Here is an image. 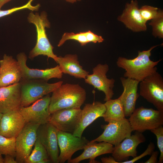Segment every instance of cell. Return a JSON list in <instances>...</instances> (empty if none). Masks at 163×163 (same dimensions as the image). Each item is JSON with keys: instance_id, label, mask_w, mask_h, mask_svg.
Returning <instances> with one entry per match:
<instances>
[{"instance_id": "cell-7", "label": "cell", "mask_w": 163, "mask_h": 163, "mask_svg": "<svg viewBox=\"0 0 163 163\" xmlns=\"http://www.w3.org/2000/svg\"><path fill=\"white\" fill-rule=\"evenodd\" d=\"M107 124L102 125V133L91 142H105L116 146L130 136L133 131L128 119L125 117L119 120H111Z\"/></svg>"}, {"instance_id": "cell-14", "label": "cell", "mask_w": 163, "mask_h": 163, "mask_svg": "<svg viewBox=\"0 0 163 163\" xmlns=\"http://www.w3.org/2000/svg\"><path fill=\"white\" fill-rule=\"evenodd\" d=\"M57 129L48 122L40 125L37 136L45 148L51 162L58 163L59 155L57 137Z\"/></svg>"}, {"instance_id": "cell-32", "label": "cell", "mask_w": 163, "mask_h": 163, "mask_svg": "<svg viewBox=\"0 0 163 163\" xmlns=\"http://www.w3.org/2000/svg\"><path fill=\"white\" fill-rule=\"evenodd\" d=\"M155 148V145L152 142H150L145 152L140 155L136 156L130 160H127L124 161H122V163H133L144 157L147 155H150L152 152L154 151Z\"/></svg>"}, {"instance_id": "cell-27", "label": "cell", "mask_w": 163, "mask_h": 163, "mask_svg": "<svg viewBox=\"0 0 163 163\" xmlns=\"http://www.w3.org/2000/svg\"><path fill=\"white\" fill-rule=\"evenodd\" d=\"M149 24L152 28V34L155 37L163 38V11L160 9L158 15L151 20Z\"/></svg>"}, {"instance_id": "cell-23", "label": "cell", "mask_w": 163, "mask_h": 163, "mask_svg": "<svg viewBox=\"0 0 163 163\" xmlns=\"http://www.w3.org/2000/svg\"><path fill=\"white\" fill-rule=\"evenodd\" d=\"M56 62L63 73L78 78L85 79L89 72L83 69L78 60L76 54H69L63 57L58 56Z\"/></svg>"}, {"instance_id": "cell-1", "label": "cell", "mask_w": 163, "mask_h": 163, "mask_svg": "<svg viewBox=\"0 0 163 163\" xmlns=\"http://www.w3.org/2000/svg\"><path fill=\"white\" fill-rule=\"evenodd\" d=\"M159 45L152 46L148 50L139 51L137 56L132 59L119 57L116 64L118 67L125 70L123 77L140 82L153 72L157 71L156 66L161 59L153 61L150 59V57L152 50Z\"/></svg>"}, {"instance_id": "cell-29", "label": "cell", "mask_w": 163, "mask_h": 163, "mask_svg": "<svg viewBox=\"0 0 163 163\" xmlns=\"http://www.w3.org/2000/svg\"><path fill=\"white\" fill-rule=\"evenodd\" d=\"M34 0H29L25 4L19 7H14L6 10L0 9V18L11 14L18 11L24 9H28L32 11H38L40 7V5L38 4L35 6L32 5L31 3Z\"/></svg>"}, {"instance_id": "cell-9", "label": "cell", "mask_w": 163, "mask_h": 163, "mask_svg": "<svg viewBox=\"0 0 163 163\" xmlns=\"http://www.w3.org/2000/svg\"><path fill=\"white\" fill-rule=\"evenodd\" d=\"M50 97L47 94L30 106L20 107L19 111L26 123H31L40 125L49 122L51 116L49 110Z\"/></svg>"}, {"instance_id": "cell-15", "label": "cell", "mask_w": 163, "mask_h": 163, "mask_svg": "<svg viewBox=\"0 0 163 163\" xmlns=\"http://www.w3.org/2000/svg\"><path fill=\"white\" fill-rule=\"evenodd\" d=\"M136 131L134 134L125 138L114 147L112 156L118 163L128 160L130 157L134 158L136 156L137 147L145 141L142 133Z\"/></svg>"}, {"instance_id": "cell-2", "label": "cell", "mask_w": 163, "mask_h": 163, "mask_svg": "<svg viewBox=\"0 0 163 163\" xmlns=\"http://www.w3.org/2000/svg\"><path fill=\"white\" fill-rule=\"evenodd\" d=\"M86 97L85 90L78 84H62L53 92L49 106L51 114L62 109L80 108Z\"/></svg>"}, {"instance_id": "cell-26", "label": "cell", "mask_w": 163, "mask_h": 163, "mask_svg": "<svg viewBox=\"0 0 163 163\" xmlns=\"http://www.w3.org/2000/svg\"><path fill=\"white\" fill-rule=\"evenodd\" d=\"M0 154L16 156V138H7L0 134Z\"/></svg>"}, {"instance_id": "cell-19", "label": "cell", "mask_w": 163, "mask_h": 163, "mask_svg": "<svg viewBox=\"0 0 163 163\" xmlns=\"http://www.w3.org/2000/svg\"><path fill=\"white\" fill-rule=\"evenodd\" d=\"M105 111L104 104L100 101L86 104L82 110L80 120L77 127L72 133L73 135L82 137L85 128L97 118L103 117Z\"/></svg>"}, {"instance_id": "cell-11", "label": "cell", "mask_w": 163, "mask_h": 163, "mask_svg": "<svg viewBox=\"0 0 163 163\" xmlns=\"http://www.w3.org/2000/svg\"><path fill=\"white\" fill-rule=\"evenodd\" d=\"M109 70L107 64H98L93 68L92 74H89L84 79L86 83L104 93L105 101L111 99L114 94L113 88L115 80L113 78H107L106 74Z\"/></svg>"}, {"instance_id": "cell-41", "label": "cell", "mask_w": 163, "mask_h": 163, "mask_svg": "<svg viewBox=\"0 0 163 163\" xmlns=\"http://www.w3.org/2000/svg\"></svg>"}, {"instance_id": "cell-31", "label": "cell", "mask_w": 163, "mask_h": 163, "mask_svg": "<svg viewBox=\"0 0 163 163\" xmlns=\"http://www.w3.org/2000/svg\"><path fill=\"white\" fill-rule=\"evenodd\" d=\"M150 131L156 137L157 146L160 152V155L158 162L162 163L163 161V127L162 126H161Z\"/></svg>"}, {"instance_id": "cell-36", "label": "cell", "mask_w": 163, "mask_h": 163, "mask_svg": "<svg viewBox=\"0 0 163 163\" xmlns=\"http://www.w3.org/2000/svg\"><path fill=\"white\" fill-rule=\"evenodd\" d=\"M103 163H118L113 157H103L101 159Z\"/></svg>"}, {"instance_id": "cell-18", "label": "cell", "mask_w": 163, "mask_h": 163, "mask_svg": "<svg viewBox=\"0 0 163 163\" xmlns=\"http://www.w3.org/2000/svg\"><path fill=\"white\" fill-rule=\"evenodd\" d=\"M26 124L19 109L3 113L0 122V134L16 138Z\"/></svg>"}, {"instance_id": "cell-39", "label": "cell", "mask_w": 163, "mask_h": 163, "mask_svg": "<svg viewBox=\"0 0 163 163\" xmlns=\"http://www.w3.org/2000/svg\"><path fill=\"white\" fill-rule=\"evenodd\" d=\"M0 163H4L3 158L2 157V155L0 154Z\"/></svg>"}, {"instance_id": "cell-33", "label": "cell", "mask_w": 163, "mask_h": 163, "mask_svg": "<svg viewBox=\"0 0 163 163\" xmlns=\"http://www.w3.org/2000/svg\"><path fill=\"white\" fill-rule=\"evenodd\" d=\"M85 33L86 38L89 43H100L104 41V39L102 36L95 34L90 30L85 32Z\"/></svg>"}, {"instance_id": "cell-5", "label": "cell", "mask_w": 163, "mask_h": 163, "mask_svg": "<svg viewBox=\"0 0 163 163\" xmlns=\"http://www.w3.org/2000/svg\"><path fill=\"white\" fill-rule=\"evenodd\" d=\"M128 119L133 131L142 133L163 125V111L141 106L136 109Z\"/></svg>"}, {"instance_id": "cell-4", "label": "cell", "mask_w": 163, "mask_h": 163, "mask_svg": "<svg viewBox=\"0 0 163 163\" xmlns=\"http://www.w3.org/2000/svg\"><path fill=\"white\" fill-rule=\"evenodd\" d=\"M21 106L26 107L49 94L63 84L62 81L53 83L41 79L21 80Z\"/></svg>"}, {"instance_id": "cell-35", "label": "cell", "mask_w": 163, "mask_h": 163, "mask_svg": "<svg viewBox=\"0 0 163 163\" xmlns=\"http://www.w3.org/2000/svg\"><path fill=\"white\" fill-rule=\"evenodd\" d=\"M14 158L11 155H5L3 158L4 163H17Z\"/></svg>"}, {"instance_id": "cell-24", "label": "cell", "mask_w": 163, "mask_h": 163, "mask_svg": "<svg viewBox=\"0 0 163 163\" xmlns=\"http://www.w3.org/2000/svg\"><path fill=\"white\" fill-rule=\"evenodd\" d=\"M104 104L106 111L103 117L105 122L121 120L125 117L123 105L119 97L106 101Z\"/></svg>"}, {"instance_id": "cell-13", "label": "cell", "mask_w": 163, "mask_h": 163, "mask_svg": "<svg viewBox=\"0 0 163 163\" xmlns=\"http://www.w3.org/2000/svg\"><path fill=\"white\" fill-rule=\"evenodd\" d=\"M16 58L21 69V80L41 79L48 82L52 78L60 79L62 77L63 73L58 65L53 68L44 69H31L27 65V57L24 53H18Z\"/></svg>"}, {"instance_id": "cell-38", "label": "cell", "mask_w": 163, "mask_h": 163, "mask_svg": "<svg viewBox=\"0 0 163 163\" xmlns=\"http://www.w3.org/2000/svg\"><path fill=\"white\" fill-rule=\"evenodd\" d=\"M81 0H65L66 2L72 4L76 2L77 1H80Z\"/></svg>"}, {"instance_id": "cell-16", "label": "cell", "mask_w": 163, "mask_h": 163, "mask_svg": "<svg viewBox=\"0 0 163 163\" xmlns=\"http://www.w3.org/2000/svg\"><path fill=\"white\" fill-rule=\"evenodd\" d=\"M117 19L133 32L144 31L147 29V21L141 16L137 0H132L126 3L123 13Z\"/></svg>"}, {"instance_id": "cell-21", "label": "cell", "mask_w": 163, "mask_h": 163, "mask_svg": "<svg viewBox=\"0 0 163 163\" xmlns=\"http://www.w3.org/2000/svg\"><path fill=\"white\" fill-rule=\"evenodd\" d=\"M20 82L0 87V112L2 113L18 109L21 106Z\"/></svg>"}, {"instance_id": "cell-30", "label": "cell", "mask_w": 163, "mask_h": 163, "mask_svg": "<svg viewBox=\"0 0 163 163\" xmlns=\"http://www.w3.org/2000/svg\"><path fill=\"white\" fill-rule=\"evenodd\" d=\"M160 8L148 5H144L139 8L141 17L147 21L155 17L158 14Z\"/></svg>"}, {"instance_id": "cell-22", "label": "cell", "mask_w": 163, "mask_h": 163, "mask_svg": "<svg viewBox=\"0 0 163 163\" xmlns=\"http://www.w3.org/2000/svg\"><path fill=\"white\" fill-rule=\"evenodd\" d=\"M113 145L105 142H91L90 141L84 148V151L79 156L67 161L69 163H78L85 159H89V163H99L95 159L97 156L105 154L112 153Z\"/></svg>"}, {"instance_id": "cell-34", "label": "cell", "mask_w": 163, "mask_h": 163, "mask_svg": "<svg viewBox=\"0 0 163 163\" xmlns=\"http://www.w3.org/2000/svg\"><path fill=\"white\" fill-rule=\"evenodd\" d=\"M159 152L158 151H153L151 154L150 158L145 163H156L157 162V158Z\"/></svg>"}, {"instance_id": "cell-12", "label": "cell", "mask_w": 163, "mask_h": 163, "mask_svg": "<svg viewBox=\"0 0 163 163\" xmlns=\"http://www.w3.org/2000/svg\"><path fill=\"white\" fill-rule=\"evenodd\" d=\"M81 112L80 108L59 110L51 114L49 122L58 130L73 133L79 122Z\"/></svg>"}, {"instance_id": "cell-25", "label": "cell", "mask_w": 163, "mask_h": 163, "mask_svg": "<svg viewBox=\"0 0 163 163\" xmlns=\"http://www.w3.org/2000/svg\"><path fill=\"white\" fill-rule=\"evenodd\" d=\"M34 146L33 150L25 163H48L51 162L45 148L37 137Z\"/></svg>"}, {"instance_id": "cell-40", "label": "cell", "mask_w": 163, "mask_h": 163, "mask_svg": "<svg viewBox=\"0 0 163 163\" xmlns=\"http://www.w3.org/2000/svg\"><path fill=\"white\" fill-rule=\"evenodd\" d=\"M3 113L0 112V122L2 117Z\"/></svg>"}, {"instance_id": "cell-10", "label": "cell", "mask_w": 163, "mask_h": 163, "mask_svg": "<svg viewBox=\"0 0 163 163\" xmlns=\"http://www.w3.org/2000/svg\"><path fill=\"white\" fill-rule=\"evenodd\" d=\"M57 137L60 149L58 159L60 163L70 160L75 152L83 149L89 142L85 137L80 138L74 136L71 133L58 130Z\"/></svg>"}, {"instance_id": "cell-37", "label": "cell", "mask_w": 163, "mask_h": 163, "mask_svg": "<svg viewBox=\"0 0 163 163\" xmlns=\"http://www.w3.org/2000/svg\"><path fill=\"white\" fill-rule=\"evenodd\" d=\"M13 0H0V9L5 4Z\"/></svg>"}, {"instance_id": "cell-6", "label": "cell", "mask_w": 163, "mask_h": 163, "mask_svg": "<svg viewBox=\"0 0 163 163\" xmlns=\"http://www.w3.org/2000/svg\"><path fill=\"white\" fill-rule=\"evenodd\" d=\"M139 95L163 111V78L155 71L140 82Z\"/></svg>"}, {"instance_id": "cell-17", "label": "cell", "mask_w": 163, "mask_h": 163, "mask_svg": "<svg viewBox=\"0 0 163 163\" xmlns=\"http://www.w3.org/2000/svg\"><path fill=\"white\" fill-rule=\"evenodd\" d=\"M0 87L20 82L21 71L19 64L11 56L5 54L0 60Z\"/></svg>"}, {"instance_id": "cell-3", "label": "cell", "mask_w": 163, "mask_h": 163, "mask_svg": "<svg viewBox=\"0 0 163 163\" xmlns=\"http://www.w3.org/2000/svg\"><path fill=\"white\" fill-rule=\"evenodd\" d=\"M28 22L33 24L36 27L37 39L35 46L30 51L28 58L31 59L42 55L53 59L56 62L58 56L53 52V47L48 39L46 32V28L50 27L46 12L43 11L40 14L38 13L31 12L27 18Z\"/></svg>"}, {"instance_id": "cell-20", "label": "cell", "mask_w": 163, "mask_h": 163, "mask_svg": "<svg viewBox=\"0 0 163 163\" xmlns=\"http://www.w3.org/2000/svg\"><path fill=\"white\" fill-rule=\"evenodd\" d=\"M123 88L119 97L122 103L125 117H130L136 109V104L139 94L137 93L140 82L136 80L121 77L120 78Z\"/></svg>"}, {"instance_id": "cell-8", "label": "cell", "mask_w": 163, "mask_h": 163, "mask_svg": "<svg viewBox=\"0 0 163 163\" xmlns=\"http://www.w3.org/2000/svg\"><path fill=\"white\" fill-rule=\"evenodd\" d=\"M40 125L27 123L16 138L17 163H25L30 154L37 138V131Z\"/></svg>"}, {"instance_id": "cell-28", "label": "cell", "mask_w": 163, "mask_h": 163, "mask_svg": "<svg viewBox=\"0 0 163 163\" xmlns=\"http://www.w3.org/2000/svg\"><path fill=\"white\" fill-rule=\"evenodd\" d=\"M74 40L78 42L82 46L85 45L89 43L86 37L85 32L77 33L73 32L65 33L59 41L57 46L60 47L62 46L66 41L68 40Z\"/></svg>"}]
</instances>
